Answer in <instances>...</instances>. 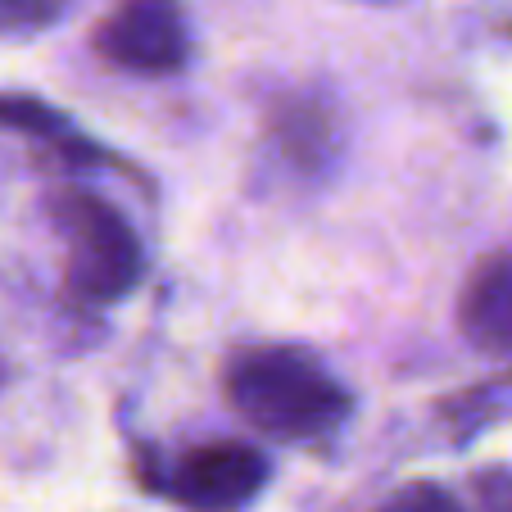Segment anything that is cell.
I'll return each instance as SVG.
<instances>
[{
	"mask_svg": "<svg viewBox=\"0 0 512 512\" xmlns=\"http://www.w3.org/2000/svg\"><path fill=\"white\" fill-rule=\"evenodd\" d=\"M227 399L236 417L259 435L313 440L349 417V390L322 368L309 349L254 345L227 363Z\"/></svg>",
	"mask_w": 512,
	"mask_h": 512,
	"instance_id": "6da1fadb",
	"label": "cell"
},
{
	"mask_svg": "<svg viewBox=\"0 0 512 512\" xmlns=\"http://www.w3.org/2000/svg\"><path fill=\"white\" fill-rule=\"evenodd\" d=\"M50 209H55V227L68 250V286L96 304L123 300L145 272L141 241L123 213L91 191H59Z\"/></svg>",
	"mask_w": 512,
	"mask_h": 512,
	"instance_id": "7a4b0ae2",
	"label": "cell"
},
{
	"mask_svg": "<svg viewBox=\"0 0 512 512\" xmlns=\"http://www.w3.org/2000/svg\"><path fill=\"white\" fill-rule=\"evenodd\" d=\"M100 59L127 73H177L191 55L186 14L177 0H118L91 37Z\"/></svg>",
	"mask_w": 512,
	"mask_h": 512,
	"instance_id": "3957f363",
	"label": "cell"
},
{
	"mask_svg": "<svg viewBox=\"0 0 512 512\" xmlns=\"http://www.w3.org/2000/svg\"><path fill=\"white\" fill-rule=\"evenodd\" d=\"M268 485V458L241 440L200 445L173 467V499L191 512H241Z\"/></svg>",
	"mask_w": 512,
	"mask_h": 512,
	"instance_id": "277c9868",
	"label": "cell"
},
{
	"mask_svg": "<svg viewBox=\"0 0 512 512\" xmlns=\"http://www.w3.org/2000/svg\"><path fill=\"white\" fill-rule=\"evenodd\" d=\"M458 327L481 354H512V250L472 268L458 295Z\"/></svg>",
	"mask_w": 512,
	"mask_h": 512,
	"instance_id": "5b68a950",
	"label": "cell"
},
{
	"mask_svg": "<svg viewBox=\"0 0 512 512\" xmlns=\"http://www.w3.org/2000/svg\"><path fill=\"white\" fill-rule=\"evenodd\" d=\"M68 0H0V37H28L64 14Z\"/></svg>",
	"mask_w": 512,
	"mask_h": 512,
	"instance_id": "8992f818",
	"label": "cell"
},
{
	"mask_svg": "<svg viewBox=\"0 0 512 512\" xmlns=\"http://www.w3.org/2000/svg\"><path fill=\"white\" fill-rule=\"evenodd\" d=\"M377 512H463V508H458V499L449 490H440L431 481H417V485H404L399 494H390Z\"/></svg>",
	"mask_w": 512,
	"mask_h": 512,
	"instance_id": "52a82bcc",
	"label": "cell"
},
{
	"mask_svg": "<svg viewBox=\"0 0 512 512\" xmlns=\"http://www.w3.org/2000/svg\"><path fill=\"white\" fill-rule=\"evenodd\" d=\"M476 494H481V508H485V512H512V476H508V472L481 476Z\"/></svg>",
	"mask_w": 512,
	"mask_h": 512,
	"instance_id": "ba28073f",
	"label": "cell"
},
{
	"mask_svg": "<svg viewBox=\"0 0 512 512\" xmlns=\"http://www.w3.org/2000/svg\"><path fill=\"white\" fill-rule=\"evenodd\" d=\"M368 5H404V0H368Z\"/></svg>",
	"mask_w": 512,
	"mask_h": 512,
	"instance_id": "9c48e42d",
	"label": "cell"
}]
</instances>
